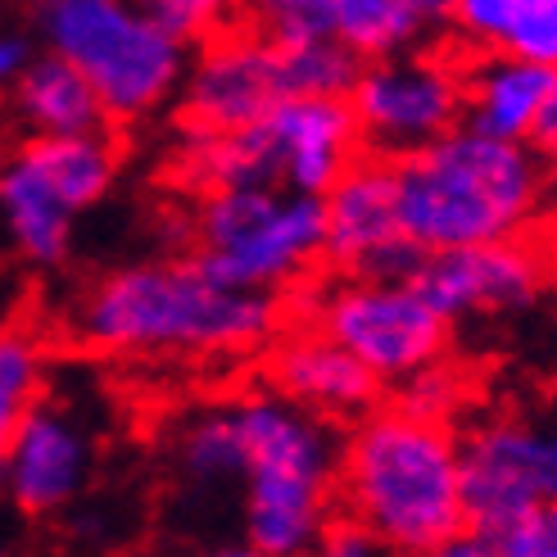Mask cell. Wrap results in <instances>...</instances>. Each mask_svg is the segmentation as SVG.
Instances as JSON below:
<instances>
[{
  "instance_id": "cell-1",
  "label": "cell",
  "mask_w": 557,
  "mask_h": 557,
  "mask_svg": "<svg viewBox=\"0 0 557 557\" xmlns=\"http://www.w3.org/2000/svg\"><path fill=\"white\" fill-rule=\"evenodd\" d=\"M282 295L227 286L200 259L127 263L73 299L69 336L109 358H227L276 336Z\"/></svg>"
},
{
  "instance_id": "cell-2",
  "label": "cell",
  "mask_w": 557,
  "mask_h": 557,
  "mask_svg": "<svg viewBox=\"0 0 557 557\" xmlns=\"http://www.w3.org/2000/svg\"><path fill=\"white\" fill-rule=\"evenodd\" d=\"M336 504L395 553H444L467 531L462 440L399 404L372 408L341 444Z\"/></svg>"
},
{
  "instance_id": "cell-3",
  "label": "cell",
  "mask_w": 557,
  "mask_h": 557,
  "mask_svg": "<svg viewBox=\"0 0 557 557\" xmlns=\"http://www.w3.org/2000/svg\"><path fill=\"white\" fill-rule=\"evenodd\" d=\"M399 227L431 249L525 236L544 218V154L458 123L440 141L395 159Z\"/></svg>"
},
{
  "instance_id": "cell-4",
  "label": "cell",
  "mask_w": 557,
  "mask_h": 557,
  "mask_svg": "<svg viewBox=\"0 0 557 557\" xmlns=\"http://www.w3.org/2000/svg\"><path fill=\"white\" fill-rule=\"evenodd\" d=\"M240 435V525L249 553L299 557L318 548L326 517L336 512L341 431L331 417L295 404L272 385L227 399Z\"/></svg>"
},
{
  "instance_id": "cell-5",
  "label": "cell",
  "mask_w": 557,
  "mask_h": 557,
  "mask_svg": "<svg viewBox=\"0 0 557 557\" xmlns=\"http://www.w3.org/2000/svg\"><path fill=\"white\" fill-rule=\"evenodd\" d=\"M33 23L46 50L96 87L109 123L150 119L182 91L190 41L173 37L136 0H37Z\"/></svg>"
},
{
  "instance_id": "cell-6",
  "label": "cell",
  "mask_w": 557,
  "mask_h": 557,
  "mask_svg": "<svg viewBox=\"0 0 557 557\" xmlns=\"http://www.w3.org/2000/svg\"><path fill=\"white\" fill-rule=\"evenodd\" d=\"M119 182V141L104 132L23 136L0 159V263L64 268L77 213L96 209Z\"/></svg>"
},
{
  "instance_id": "cell-7",
  "label": "cell",
  "mask_w": 557,
  "mask_h": 557,
  "mask_svg": "<svg viewBox=\"0 0 557 557\" xmlns=\"http://www.w3.org/2000/svg\"><path fill=\"white\" fill-rule=\"evenodd\" d=\"M195 259L218 282L286 295L326 263L322 195L286 186H218L200 190L190 218Z\"/></svg>"
},
{
  "instance_id": "cell-8",
  "label": "cell",
  "mask_w": 557,
  "mask_h": 557,
  "mask_svg": "<svg viewBox=\"0 0 557 557\" xmlns=\"http://www.w3.org/2000/svg\"><path fill=\"white\" fill-rule=\"evenodd\" d=\"M557 498V395L498 412L462 435L467 531L494 557V540L535 504Z\"/></svg>"
},
{
  "instance_id": "cell-9",
  "label": "cell",
  "mask_w": 557,
  "mask_h": 557,
  "mask_svg": "<svg viewBox=\"0 0 557 557\" xmlns=\"http://www.w3.org/2000/svg\"><path fill=\"white\" fill-rule=\"evenodd\" d=\"M304 313L368 372H376L381 385H399L449 354V318H440L412 282L341 272V282L304 290Z\"/></svg>"
},
{
  "instance_id": "cell-10",
  "label": "cell",
  "mask_w": 557,
  "mask_h": 557,
  "mask_svg": "<svg viewBox=\"0 0 557 557\" xmlns=\"http://www.w3.org/2000/svg\"><path fill=\"white\" fill-rule=\"evenodd\" d=\"M349 109L358 119V136H363L368 154L404 159L462 123L467 54L412 46L372 60L354 82Z\"/></svg>"
},
{
  "instance_id": "cell-11",
  "label": "cell",
  "mask_w": 557,
  "mask_h": 557,
  "mask_svg": "<svg viewBox=\"0 0 557 557\" xmlns=\"http://www.w3.org/2000/svg\"><path fill=\"white\" fill-rule=\"evenodd\" d=\"M100 467V422L87 399L46 385L0 454V498L23 517L73 508Z\"/></svg>"
},
{
  "instance_id": "cell-12",
  "label": "cell",
  "mask_w": 557,
  "mask_h": 557,
  "mask_svg": "<svg viewBox=\"0 0 557 557\" xmlns=\"http://www.w3.org/2000/svg\"><path fill=\"white\" fill-rule=\"evenodd\" d=\"M326 218V263L349 276L376 282H412L426 249L408 240L399 227V190L395 159L358 154L322 195Z\"/></svg>"
},
{
  "instance_id": "cell-13",
  "label": "cell",
  "mask_w": 557,
  "mask_h": 557,
  "mask_svg": "<svg viewBox=\"0 0 557 557\" xmlns=\"http://www.w3.org/2000/svg\"><path fill=\"white\" fill-rule=\"evenodd\" d=\"M412 286L435 304L440 318H449V326L462 318L517 313L548 286V249L525 236L431 249L412 272Z\"/></svg>"
},
{
  "instance_id": "cell-14",
  "label": "cell",
  "mask_w": 557,
  "mask_h": 557,
  "mask_svg": "<svg viewBox=\"0 0 557 557\" xmlns=\"http://www.w3.org/2000/svg\"><path fill=\"white\" fill-rule=\"evenodd\" d=\"M286 96L276 46L255 37L249 27H227L200 54H190L182 77V127L186 132H240L272 114V104Z\"/></svg>"
},
{
  "instance_id": "cell-15",
  "label": "cell",
  "mask_w": 557,
  "mask_h": 557,
  "mask_svg": "<svg viewBox=\"0 0 557 557\" xmlns=\"http://www.w3.org/2000/svg\"><path fill=\"white\" fill-rule=\"evenodd\" d=\"M259 127L272 146L276 182L299 195H326L363 154L349 96H282Z\"/></svg>"
},
{
  "instance_id": "cell-16",
  "label": "cell",
  "mask_w": 557,
  "mask_h": 557,
  "mask_svg": "<svg viewBox=\"0 0 557 557\" xmlns=\"http://www.w3.org/2000/svg\"><path fill=\"white\" fill-rule=\"evenodd\" d=\"M263 376L272 389H282L331 422H358L381 404V376L368 372L341 341H331L313 322H299L295 331L272 341Z\"/></svg>"
},
{
  "instance_id": "cell-17",
  "label": "cell",
  "mask_w": 557,
  "mask_h": 557,
  "mask_svg": "<svg viewBox=\"0 0 557 557\" xmlns=\"http://www.w3.org/2000/svg\"><path fill=\"white\" fill-rule=\"evenodd\" d=\"M557 69L525 60L512 50H467V109L462 123L504 136V141H531L540 114L553 96Z\"/></svg>"
},
{
  "instance_id": "cell-18",
  "label": "cell",
  "mask_w": 557,
  "mask_h": 557,
  "mask_svg": "<svg viewBox=\"0 0 557 557\" xmlns=\"http://www.w3.org/2000/svg\"><path fill=\"white\" fill-rule=\"evenodd\" d=\"M10 119L23 136H69V132H104L109 114L96 87L54 50H41L14 77Z\"/></svg>"
},
{
  "instance_id": "cell-19",
  "label": "cell",
  "mask_w": 557,
  "mask_h": 557,
  "mask_svg": "<svg viewBox=\"0 0 557 557\" xmlns=\"http://www.w3.org/2000/svg\"><path fill=\"white\" fill-rule=\"evenodd\" d=\"M173 462H177V476L186 485H200V490L240 485L245 454H240V435H236L232 404L227 399L195 408L186 422L177 426Z\"/></svg>"
},
{
  "instance_id": "cell-20",
  "label": "cell",
  "mask_w": 557,
  "mask_h": 557,
  "mask_svg": "<svg viewBox=\"0 0 557 557\" xmlns=\"http://www.w3.org/2000/svg\"><path fill=\"white\" fill-rule=\"evenodd\" d=\"M331 37L372 64L385 54L422 46L426 23L404 0H331Z\"/></svg>"
},
{
  "instance_id": "cell-21",
  "label": "cell",
  "mask_w": 557,
  "mask_h": 557,
  "mask_svg": "<svg viewBox=\"0 0 557 557\" xmlns=\"http://www.w3.org/2000/svg\"><path fill=\"white\" fill-rule=\"evenodd\" d=\"M50 385V358L37 331L0 326V454L14 440L23 412L41 399Z\"/></svg>"
},
{
  "instance_id": "cell-22",
  "label": "cell",
  "mask_w": 557,
  "mask_h": 557,
  "mask_svg": "<svg viewBox=\"0 0 557 557\" xmlns=\"http://www.w3.org/2000/svg\"><path fill=\"white\" fill-rule=\"evenodd\" d=\"M276 64H282L286 96H349L358 73H363V60L336 37L276 46Z\"/></svg>"
},
{
  "instance_id": "cell-23",
  "label": "cell",
  "mask_w": 557,
  "mask_h": 557,
  "mask_svg": "<svg viewBox=\"0 0 557 557\" xmlns=\"http://www.w3.org/2000/svg\"><path fill=\"white\" fill-rule=\"evenodd\" d=\"M240 23L272 46L331 37V0H240Z\"/></svg>"
},
{
  "instance_id": "cell-24",
  "label": "cell",
  "mask_w": 557,
  "mask_h": 557,
  "mask_svg": "<svg viewBox=\"0 0 557 557\" xmlns=\"http://www.w3.org/2000/svg\"><path fill=\"white\" fill-rule=\"evenodd\" d=\"M136 5L190 46H200L240 23V0H136Z\"/></svg>"
},
{
  "instance_id": "cell-25",
  "label": "cell",
  "mask_w": 557,
  "mask_h": 557,
  "mask_svg": "<svg viewBox=\"0 0 557 557\" xmlns=\"http://www.w3.org/2000/svg\"><path fill=\"white\" fill-rule=\"evenodd\" d=\"M525 5L531 0H454L449 27L458 33L462 50H504Z\"/></svg>"
},
{
  "instance_id": "cell-26",
  "label": "cell",
  "mask_w": 557,
  "mask_h": 557,
  "mask_svg": "<svg viewBox=\"0 0 557 557\" xmlns=\"http://www.w3.org/2000/svg\"><path fill=\"white\" fill-rule=\"evenodd\" d=\"M462 399H467V385H462V376L444 363H431V368H422V372H412V376H404L399 381V408H408V412H422V417H435V422H449V417L462 408Z\"/></svg>"
},
{
  "instance_id": "cell-27",
  "label": "cell",
  "mask_w": 557,
  "mask_h": 557,
  "mask_svg": "<svg viewBox=\"0 0 557 557\" xmlns=\"http://www.w3.org/2000/svg\"><path fill=\"white\" fill-rule=\"evenodd\" d=\"M494 557H557V498L535 504L494 540Z\"/></svg>"
},
{
  "instance_id": "cell-28",
  "label": "cell",
  "mask_w": 557,
  "mask_h": 557,
  "mask_svg": "<svg viewBox=\"0 0 557 557\" xmlns=\"http://www.w3.org/2000/svg\"><path fill=\"white\" fill-rule=\"evenodd\" d=\"M318 548H326L331 557H372V553H381L385 544H381L358 517H349V512L336 508V512L326 517V525H322Z\"/></svg>"
},
{
  "instance_id": "cell-29",
  "label": "cell",
  "mask_w": 557,
  "mask_h": 557,
  "mask_svg": "<svg viewBox=\"0 0 557 557\" xmlns=\"http://www.w3.org/2000/svg\"><path fill=\"white\" fill-rule=\"evenodd\" d=\"M33 60V46L23 33H0V96L14 87V77L23 73V64Z\"/></svg>"
},
{
  "instance_id": "cell-30",
  "label": "cell",
  "mask_w": 557,
  "mask_h": 557,
  "mask_svg": "<svg viewBox=\"0 0 557 557\" xmlns=\"http://www.w3.org/2000/svg\"><path fill=\"white\" fill-rule=\"evenodd\" d=\"M535 150L540 154H553L557 150V82H553V96H548L544 114H540V127H535Z\"/></svg>"
},
{
  "instance_id": "cell-31",
  "label": "cell",
  "mask_w": 557,
  "mask_h": 557,
  "mask_svg": "<svg viewBox=\"0 0 557 557\" xmlns=\"http://www.w3.org/2000/svg\"><path fill=\"white\" fill-rule=\"evenodd\" d=\"M404 5L422 18L426 27H440V23H449V14H454V0H404Z\"/></svg>"
},
{
  "instance_id": "cell-32",
  "label": "cell",
  "mask_w": 557,
  "mask_h": 557,
  "mask_svg": "<svg viewBox=\"0 0 557 557\" xmlns=\"http://www.w3.org/2000/svg\"><path fill=\"white\" fill-rule=\"evenodd\" d=\"M544 213L557 218V150L544 154Z\"/></svg>"
}]
</instances>
